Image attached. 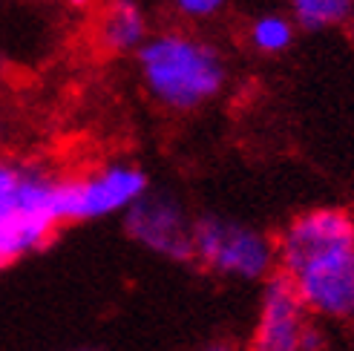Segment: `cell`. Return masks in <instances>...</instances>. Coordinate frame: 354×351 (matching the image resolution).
I'll list each match as a JSON object with an SVG mask.
<instances>
[{
    "mask_svg": "<svg viewBox=\"0 0 354 351\" xmlns=\"http://www.w3.org/2000/svg\"><path fill=\"white\" fill-rule=\"evenodd\" d=\"M277 271L288 276L299 303L328 325L354 328V214L311 207L274 236Z\"/></svg>",
    "mask_w": 354,
    "mask_h": 351,
    "instance_id": "cell-1",
    "label": "cell"
},
{
    "mask_svg": "<svg viewBox=\"0 0 354 351\" xmlns=\"http://www.w3.org/2000/svg\"><path fill=\"white\" fill-rule=\"evenodd\" d=\"M133 58L141 90L153 104L176 115L210 107L231 84L222 46L193 29L170 26L150 32Z\"/></svg>",
    "mask_w": 354,
    "mask_h": 351,
    "instance_id": "cell-2",
    "label": "cell"
},
{
    "mask_svg": "<svg viewBox=\"0 0 354 351\" xmlns=\"http://www.w3.org/2000/svg\"><path fill=\"white\" fill-rule=\"evenodd\" d=\"M58 182L44 162L0 153V271L46 248L64 227Z\"/></svg>",
    "mask_w": 354,
    "mask_h": 351,
    "instance_id": "cell-3",
    "label": "cell"
},
{
    "mask_svg": "<svg viewBox=\"0 0 354 351\" xmlns=\"http://www.w3.org/2000/svg\"><path fill=\"white\" fill-rule=\"evenodd\" d=\"M193 262L222 279L265 283L277 271V242L248 222L205 214L193 219Z\"/></svg>",
    "mask_w": 354,
    "mask_h": 351,
    "instance_id": "cell-4",
    "label": "cell"
},
{
    "mask_svg": "<svg viewBox=\"0 0 354 351\" xmlns=\"http://www.w3.org/2000/svg\"><path fill=\"white\" fill-rule=\"evenodd\" d=\"M153 187L145 167L136 162H104L90 173L61 176L58 182V214L64 225L98 222L115 214H124L136 199Z\"/></svg>",
    "mask_w": 354,
    "mask_h": 351,
    "instance_id": "cell-5",
    "label": "cell"
},
{
    "mask_svg": "<svg viewBox=\"0 0 354 351\" xmlns=\"http://www.w3.org/2000/svg\"><path fill=\"white\" fill-rule=\"evenodd\" d=\"M124 234L167 262H193V216L170 190H147L124 210Z\"/></svg>",
    "mask_w": 354,
    "mask_h": 351,
    "instance_id": "cell-6",
    "label": "cell"
},
{
    "mask_svg": "<svg viewBox=\"0 0 354 351\" xmlns=\"http://www.w3.org/2000/svg\"><path fill=\"white\" fill-rule=\"evenodd\" d=\"M311 314L299 303L294 285L286 274L274 271L262 283L259 311L245 351H303V328Z\"/></svg>",
    "mask_w": 354,
    "mask_h": 351,
    "instance_id": "cell-7",
    "label": "cell"
},
{
    "mask_svg": "<svg viewBox=\"0 0 354 351\" xmlns=\"http://www.w3.org/2000/svg\"><path fill=\"white\" fill-rule=\"evenodd\" d=\"M150 32V17L141 0H101L95 17V44L101 52L136 55Z\"/></svg>",
    "mask_w": 354,
    "mask_h": 351,
    "instance_id": "cell-8",
    "label": "cell"
},
{
    "mask_svg": "<svg viewBox=\"0 0 354 351\" xmlns=\"http://www.w3.org/2000/svg\"><path fill=\"white\" fill-rule=\"evenodd\" d=\"M297 32L299 26L294 23V17L288 12H259L248 21L245 41L257 55L277 58V55H286L294 46Z\"/></svg>",
    "mask_w": 354,
    "mask_h": 351,
    "instance_id": "cell-9",
    "label": "cell"
},
{
    "mask_svg": "<svg viewBox=\"0 0 354 351\" xmlns=\"http://www.w3.org/2000/svg\"><path fill=\"white\" fill-rule=\"evenodd\" d=\"M288 15L306 32L343 29L354 21V0H288Z\"/></svg>",
    "mask_w": 354,
    "mask_h": 351,
    "instance_id": "cell-10",
    "label": "cell"
},
{
    "mask_svg": "<svg viewBox=\"0 0 354 351\" xmlns=\"http://www.w3.org/2000/svg\"><path fill=\"white\" fill-rule=\"evenodd\" d=\"M231 0H170L173 12L187 23H210L222 17Z\"/></svg>",
    "mask_w": 354,
    "mask_h": 351,
    "instance_id": "cell-11",
    "label": "cell"
},
{
    "mask_svg": "<svg viewBox=\"0 0 354 351\" xmlns=\"http://www.w3.org/2000/svg\"><path fill=\"white\" fill-rule=\"evenodd\" d=\"M199 351H239V345L231 343V340H210V343H205Z\"/></svg>",
    "mask_w": 354,
    "mask_h": 351,
    "instance_id": "cell-12",
    "label": "cell"
},
{
    "mask_svg": "<svg viewBox=\"0 0 354 351\" xmlns=\"http://www.w3.org/2000/svg\"><path fill=\"white\" fill-rule=\"evenodd\" d=\"M66 3L73 6V9H81V12H84V9H93L95 0H66Z\"/></svg>",
    "mask_w": 354,
    "mask_h": 351,
    "instance_id": "cell-13",
    "label": "cell"
},
{
    "mask_svg": "<svg viewBox=\"0 0 354 351\" xmlns=\"http://www.w3.org/2000/svg\"><path fill=\"white\" fill-rule=\"evenodd\" d=\"M6 75H9V61H6L3 52H0V84L6 81Z\"/></svg>",
    "mask_w": 354,
    "mask_h": 351,
    "instance_id": "cell-14",
    "label": "cell"
},
{
    "mask_svg": "<svg viewBox=\"0 0 354 351\" xmlns=\"http://www.w3.org/2000/svg\"><path fill=\"white\" fill-rule=\"evenodd\" d=\"M6 115H3V110H0V147H3V142H6Z\"/></svg>",
    "mask_w": 354,
    "mask_h": 351,
    "instance_id": "cell-15",
    "label": "cell"
}]
</instances>
